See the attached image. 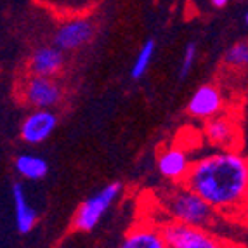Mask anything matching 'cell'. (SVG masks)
Wrapping results in <instances>:
<instances>
[{
  "label": "cell",
  "mask_w": 248,
  "mask_h": 248,
  "mask_svg": "<svg viewBox=\"0 0 248 248\" xmlns=\"http://www.w3.org/2000/svg\"><path fill=\"white\" fill-rule=\"evenodd\" d=\"M210 203L222 217L238 219L248 212V158L236 151H220L191 165L184 182Z\"/></svg>",
  "instance_id": "6da1fadb"
},
{
  "label": "cell",
  "mask_w": 248,
  "mask_h": 248,
  "mask_svg": "<svg viewBox=\"0 0 248 248\" xmlns=\"http://www.w3.org/2000/svg\"><path fill=\"white\" fill-rule=\"evenodd\" d=\"M161 207L170 215L172 220H177L186 226H195L203 229H215L222 215L207 203L186 184H179L175 187L163 191L160 196Z\"/></svg>",
  "instance_id": "7a4b0ae2"
},
{
  "label": "cell",
  "mask_w": 248,
  "mask_h": 248,
  "mask_svg": "<svg viewBox=\"0 0 248 248\" xmlns=\"http://www.w3.org/2000/svg\"><path fill=\"white\" fill-rule=\"evenodd\" d=\"M160 229L169 248H232L229 241L217 236L210 229L186 226L172 219Z\"/></svg>",
  "instance_id": "3957f363"
},
{
  "label": "cell",
  "mask_w": 248,
  "mask_h": 248,
  "mask_svg": "<svg viewBox=\"0 0 248 248\" xmlns=\"http://www.w3.org/2000/svg\"><path fill=\"white\" fill-rule=\"evenodd\" d=\"M122 193V184L120 182H111L89 196L85 202L82 203L75 215V228L80 231H92V229L101 222L103 215L108 212V208H111V205L116 202V198Z\"/></svg>",
  "instance_id": "277c9868"
},
{
  "label": "cell",
  "mask_w": 248,
  "mask_h": 248,
  "mask_svg": "<svg viewBox=\"0 0 248 248\" xmlns=\"http://www.w3.org/2000/svg\"><path fill=\"white\" fill-rule=\"evenodd\" d=\"M62 99V89L58 80L31 75L23 85V101L33 109H52Z\"/></svg>",
  "instance_id": "5b68a950"
},
{
  "label": "cell",
  "mask_w": 248,
  "mask_h": 248,
  "mask_svg": "<svg viewBox=\"0 0 248 248\" xmlns=\"http://www.w3.org/2000/svg\"><path fill=\"white\" fill-rule=\"evenodd\" d=\"M94 23L87 17H75L66 23H62L56 33H54V44L62 52L68 50H77L80 47L87 46L94 37Z\"/></svg>",
  "instance_id": "8992f818"
},
{
  "label": "cell",
  "mask_w": 248,
  "mask_h": 248,
  "mask_svg": "<svg viewBox=\"0 0 248 248\" xmlns=\"http://www.w3.org/2000/svg\"><path fill=\"white\" fill-rule=\"evenodd\" d=\"M58 127V116L52 109H35L26 116L19 128V136L26 144L46 142Z\"/></svg>",
  "instance_id": "52a82bcc"
},
{
  "label": "cell",
  "mask_w": 248,
  "mask_h": 248,
  "mask_svg": "<svg viewBox=\"0 0 248 248\" xmlns=\"http://www.w3.org/2000/svg\"><path fill=\"white\" fill-rule=\"evenodd\" d=\"M222 109V94L215 85L205 83L195 91L187 103V113L200 120H210Z\"/></svg>",
  "instance_id": "ba28073f"
},
{
  "label": "cell",
  "mask_w": 248,
  "mask_h": 248,
  "mask_svg": "<svg viewBox=\"0 0 248 248\" xmlns=\"http://www.w3.org/2000/svg\"><path fill=\"white\" fill-rule=\"evenodd\" d=\"M64 64V52L56 46H44L33 50L28 62V70L35 77L54 78Z\"/></svg>",
  "instance_id": "9c48e42d"
},
{
  "label": "cell",
  "mask_w": 248,
  "mask_h": 248,
  "mask_svg": "<svg viewBox=\"0 0 248 248\" xmlns=\"http://www.w3.org/2000/svg\"><path fill=\"white\" fill-rule=\"evenodd\" d=\"M191 165L193 163H189L186 151L177 148V146L165 149L158 156V170H160V174L165 179H169V181L179 182V184L184 182L186 175L189 174Z\"/></svg>",
  "instance_id": "30bf717a"
},
{
  "label": "cell",
  "mask_w": 248,
  "mask_h": 248,
  "mask_svg": "<svg viewBox=\"0 0 248 248\" xmlns=\"http://www.w3.org/2000/svg\"><path fill=\"white\" fill-rule=\"evenodd\" d=\"M205 136L210 144L224 151H232L238 142V127L228 116H214L205 125Z\"/></svg>",
  "instance_id": "8fae6325"
},
{
  "label": "cell",
  "mask_w": 248,
  "mask_h": 248,
  "mask_svg": "<svg viewBox=\"0 0 248 248\" xmlns=\"http://www.w3.org/2000/svg\"><path fill=\"white\" fill-rule=\"evenodd\" d=\"M11 195H13L14 214H16V228L21 234H26L37 224V212L30 205L26 189L21 182H14L13 187H11Z\"/></svg>",
  "instance_id": "7c38bea8"
},
{
  "label": "cell",
  "mask_w": 248,
  "mask_h": 248,
  "mask_svg": "<svg viewBox=\"0 0 248 248\" xmlns=\"http://www.w3.org/2000/svg\"><path fill=\"white\" fill-rule=\"evenodd\" d=\"M118 248H169L161 229L151 226H137L124 236Z\"/></svg>",
  "instance_id": "4fadbf2b"
},
{
  "label": "cell",
  "mask_w": 248,
  "mask_h": 248,
  "mask_svg": "<svg viewBox=\"0 0 248 248\" xmlns=\"http://www.w3.org/2000/svg\"><path fill=\"white\" fill-rule=\"evenodd\" d=\"M14 169L21 177L28 179V181H40L49 172L47 161L35 155H19L14 161Z\"/></svg>",
  "instance_id": "5bb4252c"
},
{
  "label": "cell",
  "mask_w": 248,
  "mask_h": 248,
  "mask_svg": "<svg viewBox=\"0 0 248 248\" xmlns=\"http://www.w3.org/2000/svg\"><path fill=\"white\" fill-rule=\"evenodd\" d=\"M155 50H156V44H155L153 38H148V40L144 42V46L141 47V50L137 52L136 59H134L132 70H130L132 78H141V77H144L146 71L149 70V64L153 61Z\"/></svg>",
  "instance_id": "9a60e30c"
},
{
  "label": "cell",
  "mask_w": 248,
  "mask_h": 248,
  "mask_svg": "<svg viewBox=\"0 0 248 248\" xmlns=\"http://www.w3.org/2000/svg\"><path fill=\"white\" fill-rule=\"evenodd\" d=\"M224 62L232 68L248 66V42L241 40L231 46L224 54Z\"/></svg>",
  "instance_id": "2e32d148"
},
{
  "label": "cell",
  "mask_w": 248,
  "mask_h": 248,
  "mask_svg": "<svg viewBox=\"0 0 248 248\" xmlns=\"http://www.w3.org/2000/svg\"><path fill=\"white\" fill-rule=\"evenodd\" d=\"M196 54H198V47H196V44L189 42L186 46V49H184V54H182L181 70H179V77H181V78H186L187 75L191 73V70L195 66Z\"/></svg>",
  "instance_id": "e0dca14e"
},
{
  "label": "cell",
  "mask_w": 248,
  "mask_h": 248,
  "mask_svg": "<svg viewBox=\"0 0 248 248\" xmlns=\"http://www.w3.org/2000/svg\"><path fill=\"white\" fill-rule=\"evenodd\" d=\"M210 4L214 5V7H217V9H222V7H226V5L229 4V0H210Z\"/></svg>",
  "instance_id": "ac0fdd59"
},
{
  "label": "cell",
  "mask_w": 248,
  "mask_h": 248,
  "mask_svg": "<svg viewBox=\"0 0 248 248\" xmlns=\"http://www.w3.org/2000/svg\"><path fill=\"white\" fill-rule=\"evenodd\" d=\"M245 21H247V25H248V13H247V16H245Z\"/></svg>",
  "instance_id": "d6986e66"
}]
</instances>
